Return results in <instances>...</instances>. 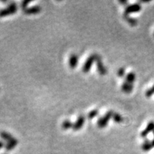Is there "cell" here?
<instances>
[{
  "mask_svg": "<svg viewBox=\"0 0 154 154\" xmlns=\"http://www.w3.org/2000/svg\"><path fill=\"white\" fill-rule=\"evenodd\" d=\"M4 146H5V145L4 144V143H3L2 141H0V149H1V148H2Z\"/></svg>",
  "mask_w": 154,
  "mask_h": 154,
  "instance_id": "obj_23",
  "label": "cell"
},
{
  "mask_svg": "<svg viewBox=\"0 0 154 154\" xmlns=\"http://www.w3.org/2000/svg\"><path fill=\"white\" fill-rule=\"evenodd\" d=\"M99 56V54H92V55H91L87 59L86 61V62L84 63V64H83V68H82V71H83V72L87 73L90 71L92 65H93V64L95 62V61H96Z\"/></svg>",
  "mask_w": 154,
  "mask_h": 154,
  "instance_id": "obj_2",
  "label": "cell"
},
{
  "mask_svg": "<svg viewBox=\"0 0 154 154\" xmlns=\"http://www.w3.org/2000/svg\"><path fill=\"white\" fill-rule=\"evenodd\" d=\"M96 66H97V71L99 73V74L101 75V76H104V75L107 74V69L106 68V66H104L101 61V57L100 56H99L98 59L96 60Z\"/></svg>",
  "mask_w": 154,
  "mask_h": 154,
  "instance_id": "obj_5",
  "label": "cell"
},
{
  "mask_svg": "<svg viewBox=\"0 0 154 154\" xmlns=\"http://www.w3.org/2000/svg\"><path fill=\"white\" fill-rule=\"evenodd\" d=\"M0 136H1L2 139H4V141H6L7 142L12 141L14 138V137L12 136L11 134L6 132V131H1V132L0 133Z\"/></svg>",
  "mask_w": 154,
  "mask_h": 154,
  "instance_id": "obj_13",
  "label": "cell"
},
{
  "mask_svg": "<svg viewBox=\"0 0 154 154\" xmlns=\"http://www.w3.org/2000/svg\"><path fill=\"white\" fill-rule=\"evenodd\" d=\"M41 10H42V8H41L39 6H37H37H32V7L27 8L26 9L23 10V11L25 14L30 15V14H37L40 12Z\"/></svg>",
  "mask_w": 154,
  "mask_h": 154,
  "instance_id": "obj_8",
  "label": "cell"
},
{
  "mask_svg": "<svg viewBox=\"0 0 154 154\" xmlns=\"http://www.w3.org/2000/svg\"><path fill=\"white\" fill-rule=\"evenodd\" d=\"M125 72H126V70H125V68L124 67H121V68H120L119 70H118L117 74L119 77H124L125 75Z\"/></svg>",
  "mask_w": 154,
  "mask_h": 154,
  "instance_id": "obj_20",
  "label": "cell"
},
{
  "mask_svg": "<svg viewBox=\"0 0 154 154\" xmlns=\"http://www.w3.org/2000/svg\"><path fill=\"white\" fill-rule=\"evenodd\" d=\"M73 124H72L71 121H68V120H66V121H64V122H63L62 128H64V130L69 129V128H73Z\"/></svg>",
  "mask_w": 154,
  "mask_h": 154,
  "instance_id": "obj_17",
  "label": "cell"
},
{
  "mask_svg": "<svg viewBox=\"0 0 154 154\" xmlns=\"http://www.w3.org/2000/svg\"><path fill=\"white\" fill-rule=\"evenodd\" d=\"M99 114V111L97 109H94V110H92L91 111H90L88 114V119H94V117H96L97 115Z\"/></svg>",
  "mask_w": 154,
  "mask_h": 154,
  "instance_id": "obj_18",
  "label": "cell"
},
{
  "mask_svg": "<svg viewBox=\"0 0 154 154\" xmlns=\"http://www.w3.org/2000/svg\"><path fill=\"white\" fill-rule=\"evenodd\" d=\"M154 131V121H150L147 125L146 128L142 131L141 133V136L142 138H145L148 135V133L153 132Z\"/></svg>",
  "mask_w": 154,
  "mask_h": 154,
  "instance_id": "obj_6",
  "label": "cell"
},
{
  "mask_svg": "<svg viewBox=\"0 0 154 154\" xmlns=\"http://www.w3.org/2000/svg\"><path fill=\"white\" fill-rule=\"evenodd\" d=\"M124 18L127 21L128 23L131 26H132V27H135L138 24V21H137L136 19L131 18V17H128V15H124Z\"/></svg>",
  "mask_w": 154,
  "mask_h": 154,
  "instance_id": "obj_15",
  "label": "cell"
},
{
  "mask_svg": "<svg viewBox=\"0 0 154 154\" xmlns=\"http://www.w3.org/2000/svg\"><path fill=\"white\" fill-rule=\"evenodd\" d=\"M141 10V4L138 3H135V4H132L128 5L125 9L124 15H128L132 13H136L138 12Z\"/></svg>",
  "mask_w": 154,
  "mask_h": 154,
  "instance_id": "obj_4",
  "label": "cell"
},
{
  "mask_svg": "<svg viewBox=\"0 0 154 154\" xmlns=\"http://www.w3.org/2000/svg\"><path fill=\"white\" fill-rule=\"evenodd\" d=\"M17 6L15 2H11L6 8L0 10V17H4L14 14L17 12Z\"/></svg>",
  "mask_w": 154,
  "mask_h": 154,
  "instance_id": "obj_1",
  "label": "cell"
},
{
  "mask_svg": "<svg viewBox=\"0 0 154 154\" xmlns=\"http://www.w3.org/2000/svg\"><path fill=\"white\" fill-rule=\"evenodd\" d=\"M133 89V85L132 83H129L126 81L124 82L122 86H121V90L126 94L131 93Z\"/></svg>",
  "mask_w": 154,
  "mask_h": 154,
  "instance_id": "obj_9",
  "label": "cell"
},
{
  "mask_svg": "<svg viewBox=\"0 0 154 154\" xmlns=\"http://www.w3.org/2000/svg\"><path fill=\"white\" fill-rule=\"evenodd\" d=\"M113 114H114V112L112 111H109L103 117L99 118L98 121H97V125L99 127L101 128H105L107 126L109 120L112 118Z\"/></svg>",
  "mask_w": 154,
  "mask_h": 154,
  "instance_id": "obj_3",
  "label": "cell"
},
{
  "mask_svg": "<svg viewBox=\"0 0 154 154\" xmlns=\"http://www.w3.org/2000/svg\"><path fill=\"white\" fill-rule=\"evenodd\" d=\"M153 35H154V33H153Z\"/></svg>",
  "mask_w": 154,
  "mask_h": 154,
  "instance_id": "obj_26",
  "label": "cell"
},
{
  "mask_svg": "<svg viewBox=\"0 0 154 154\" xmlns=\"http://www.w3.org/2000/svg\"><path fill=\"white\" fill-rule=\"evenodd\" d=\"M119 2L121 3V4H128V1H126V0H120Z\"/></svg>",
  "mask_w": 154,
  "mask_h": 154,
  "instance_id": "obj_22",
  "label": "cell"
},
{
  "mask_svg": "<svg viewBox=\"0 0 154 154\" xmlns=\"http://www.w3.org/2000/svg\"><path fill=\"white\" fill-rule=\"evenodd\" d=\"M31 2L30 1H23L21 3V7L23 10L26 9L27 8V6H28V4H30Z\"/></svg>",
  "mask_w": 154,
  "mask_h": 154,
  "instance_id": "obj_21",
  "label": "cell"
},
{
  "mask_svg": "<svg viewBox=\"0 0 154 154\" xmlns=\"http://www.w3.org/2000/svg\"><path fill=\"white\" fill-rule=\"evenodd\" d=\"M151 143H152V145H153V147H154V139L151 141Z\"/></svg>",
  "mask_w": 154,
  "mask_h": 154,
  "instance_id": "obj_24",
  "label": "cell"
},
{
  "mask_svg": "<svg viewBox=\"0 0 154 154\" xmlns=\"http://www.w3.org/2000/svg\"><path fill=\"white\" fill-rule=\"evenodd\" d=\"M113 119L114 121H115L116 123H118V124H120V123H122L124 121V118L122 117V116L121 114H118V113H114L112 116Z\"/></svg>",
  "mask_w": 154,
  "mask_h": 154,
  "instance_id": "obj_16",
  "label": "cell"
},
{
  "mask_svg": "<svg viewBox=\"0 0 154 154\" xmlns=\"http://www.w3.org/2000/svg\"><path fill=\"white\" fill-rule=\"evenodd\" d=\"M85 121V118L83 116H78V119L76 120V122L74 123L73 125V131H78V130L81 129L83 126V124H84Z\"/></svg>",
  "mask_w": 154,
  "mask_h": 154,
  "instance_id": "obj_7",
  "label": "cell"
},
{
  "mask_svg": "<svg viewBox=\"0 0 154 154\" xmlns=\"http://www.w3.org/2000/svg\"><path fill=\"white\" fill-rule=\"evenodd\" d=\"M136 80V74L133 72H130L128 73L126 76V81L128 82L129 83H132L135 81Z\"/></svg>",
  "mask_w": 154,
  "mask_h": 154,
  "instance_id": "obj_14",
  "label": "cell"
},
{
  "mask_svg": "<svg viewBox=\"0 0 154 154\" xmlns=\"http://www.w3.org/2000/svg\"><path fill=\"white\" fill-rule=\"evenodd\" d=\"M153 94H154V85L151 87V88L146 91V92H145V96L148 97V98H150V97H151Z\"/></svg>",
  "mask_w": 154,
  "mask_h": 154,
  "instance_id": "obj_19",
  "label": "cell"
},
{
  "mask_svg": "<svg viewBox=\"0 0 154 154\" xmlns=\"http://www.w3.org/2000/svg\"><path fill=\"white\" fill-rule=\"evenodd\" d=\"M153 136H154V131H153Z\"/></svg>",
  "mask_w": 154,
  "mask_h": 154,
  "instance_id": "obj_25",
  "label": "cell"
},
{
  "mask_svg": "<svg viewBox=\"0 0 154 154\" xmlns=\"http://www.w3.org/2000/svg\"><path fill=\"white\" fill-rule=\"evenodd\" d=\"M18 144V141L17 139H15L14 138H13L12 141H8L7 143L5 144V149L6 150H12L14 148V147Z\"/></svg>",
  "mask_w": 154,
  "mask_h": 154,
  "instance_id": "obj_11",
  "label": "cell"
},
{
  "mask_svg": "<svg viewBox=\"0 0 154 154\" xmlns=\"http://www.w3.org/2000/svg\"><path fill=\"white\" fill-rule=\"evenodd\" d=\"M78 64V56L76 54H73L70 56L69 58V66L71 68H74L76 67Z\"/></svg>",
  "mask_w": 154,
  "mask_h": 154,
  "instance_id": "obj_10",
  "label": "cell"
},
{
  "mask_svg": "<svg viewBox=\"0 0 154 154\" xmlns=\"http://www.w3.org/2000/svg\"><path fill=\"white\" fill-rule=\"evenodd\" d=\"M142 150H144V151H149L153 148V145H152L151 141H148V140H145V141L143 142V143L142 144Z\"/></svg>",
  "mask_w": 154,
  "mask_h": 154,
  "instance_id": "obj_12",
  "label": "cell"
}]
</instances>
